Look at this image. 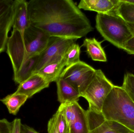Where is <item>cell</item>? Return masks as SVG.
Segmentation results:
<instances>
[{"mask_svg": "<svg viewBox=\"0 0 134 133\" xmlns=\"http://www.w3.org/2000/svg\"><path fill=\"white\" fill-rule=\"evenodd\" d=\"M27 9L30 25L50 37L78 39L93 30L88 18L72 0H31Z\"/></svg>", "mask_w": 134, "mask_h": 133, "instance_id": "1", "label": "cell"}, {"mask_svg": "<svg viewBox=\"0 0 134 133\" xmlns=\"http://www.w3.org/2000/svg\"><path fill=\"white\" fill-rule=\"evenodd\" d=\"M50 36L37 27L30 25L23 36L13 28L9 37L6 52L12 65L13 73H17L23 65L32 56L39 55L46 48Z\"/></svg>", "mask_w": 134, "mask_h": 133, "instance_id": "2", "label": "cell"}, {"mask_svg": "<svg viewBox=\"0 0 134 133\" xmlns=\"http://www.w3.org/2000/svg\"><path fill=\"white\" fill-rule=\"evenodd\" d=\"M101 112L106 121L115 122L134 132V103L121 87L114 85Z\"/></svg>", "mask_w": 134, "mask_h": 133, "instance_id": "3", "label": "cell"}, {"mask_svg": "<svg viewBox=\"0 0 134 133\" xmlns=\"http://www.w3.org/2000/svg\"><path fill=\"white\" fill-rule=\"evenodd\" d=\"M97 30L105 40L120 49L133 36L127 22L113 12L98 14L96 17Z\"/></svg>", "mask_w": 134, "mask_h": 133, "instance_id": "4", "label": "cell"}, {"mask_svg": "<svg viewBox=\"0 0 134 133\" xmlns=\"http://www.w3.org/2000/svg\"><path fill=\"white\" fill-rule=\"evenodd\" d=\"M114 86L101 69H96L91 81L81 96L88 102V109L101 113L105 100Z\"/></svg>", "mask_w": 134, "mask_h": 133, "instance_id": "5", "label": "cell"}, {"mask_svg": "<svg viewBox=\"0 0 134 133\" xmlns=\"http://www.w3.org/2000/svg\"><path fill=\"white\" fill-rule=\"evenodd\" d=\"M95 70L90 65L80 61L66 67L60 77L71 84L81 97L91 81Z\"/></svg>", "mask_w": 134, "mask_h": 133, "instance_id": "6", "label": "cell"}, {"mask_svg": "<svg viewBox=\"0 0 134 133\" xmlns=\"http://www.w3.org/2000/svg\"><path fill=\"white\" fill-rule=\"evenodd\" d=\"M77 40L70 37H50L46 48L39 55L34 74L52 59L57 56H64L69 48Z\"/></svg>", "mask_w": 134, "mask_h": 133, "instance_id": "7", "label": "cell"}, {"mask_svg": "<svg viewBox=\"0 0 134 133\" xmlns=\"http://www.w3.org/2000/svg\"><path fill=\"white\" fill-rule=\"evenodd\" d=\"M13 1L0 0V54L6 49L9 33L13 26Z\"/></svg>", "mask_w": 134, "mask_h": 133, "instance_id": "8", "label": "cell"}, {"mask_svg": "<svg viewBox=\"0 0 134 133\" xmlns=\"http://www.w3.org/2000/svg\"><path fill=\"white\" fill-rule=\"evenodd\" d=\"M50 84L39 74L35 73L20 84L15 93L25 94L30 98L35 94L48 87Z\"/></svg>", "mask_w": 134, "mask_h": 133, "instance_id": "9", "label": "cell"}, {"mask_svg": "<svg viewBox=\"0 0 134 133\" xmlns=\"http://www.w3.org/2000/svg\"><path fill=\"white\" fill-rule=\"evenodd\" d=\"M65 67L66 65L64 56H57L49 60L35 73L39 74L50 83L52 82H56Z\"/></svg>", "mask_w": 134, "mask_h": 133, "instance_id": "10", "label": "cell"}, {"mask_svg": "<svg viewBox=\"0 0 134 133\" xmlns=\"http://www.w3.org/2000/svg\"><path fill=\"white\" fill-rule=\"evenodd\" d=\"M14 20L13 28L19 31L23 37L25 30L30 26L28 18L27 2L25 0L13 1Z\"/></svg>", "mask_w": 134, "mask_h": 133, "instance_id": "11", "label": "cell"}, {"mask_svg": "<svg viewBox=\"0 0 134 133\" xmlns=\"http://www.w3.org/2000/svg\"><path fill=\"white\" fill-rule=\"evenodd\" d=\"M119 0H82L78 4L80 9L93 11L98 14H108L113 11Z\"/></svg>", "mask_w": 134, "mask_h": 133, "instance_id": "12", "label": "cell"}, {"mask_svg": "<svg viewBox=\"0 0 134 133\" xmlns=\"http://www.w3.org/2000/svg\"><path fill=\"white\" fill-rule=\"evenodd\" d=\"M58 100L60 104L77 102L80 94L78 91L65 80L59 77L56 81Z\"/></svg>", "mask_w": 134, "mask_h": 133, "instance_id": "13", "label": "cell"}, {"mask_svg": "<svg viewBox=\"0 0 134 133\" xmlns=\"http://www.w3.org/2000/svg\"><path fill=\"white\" fill-rule=\"evenodd\" d=\"M102 41H98L95 38H86L83 40L82 46L86 49L89 57L93 61L106 62L107 57L103 48Z\"/></svg>", "mask_w": 134, "mask_h": 133, "instance_id": "14", "label": "cell"}, {"mask_svg": "<svg viewBox=\"0 0 134 133\" xmlns=\"http://www.w3.org/2000/svg\"><path fill=\"white\" fill-rule=\"evenodd\" d=\"M90 131L89 133H102L108 125L102 113L87 110Z\"/></svg>", "mask_w": 134, "mask_h": 133, "instance_id": "15", "label": "cell"}, {"mask_svg": "<svg viewBox=\"0 0 134 133\" xmlns=\"http://www.w3.org/2000/svg\"><path fill=\"white\" fill-rule=\"evenodd\" d=\"M27 99L28 97L25 94L14 93L1 99L0 101L7 107L10 114L16 115Z\"/></svg>", "mask_w": 134, "mask_h": 133, "instance_id": "16", "label": "cell"}, {"mask_svg": "<svg viewBox=\"0 0 134 133\" xmlns=\"http://www.w3.org/2000/svg\"><path fill=\"white\" fill-rule=\"evenodd\" d=\"M59 107L63 112L69 126L74 123L85 111L77 102L60 104Z\"/></svg>", "mask_w": 134, "mask_h": 133, "instance_id": "17", "label": "cell"}, {"mask_svg": "<svg viewBox=\"0 0 134 133\" xmlns=\"http://www.w3.org/2000/svg\"><path fill=\"white\" fill-rule=\"evenodd\" d=\"M115 14L122 18L126 22L134 23V4L119 0L113 11Z\"/></svg>", "mask_w": 134, "mask_h": 133, "instance_id": "18", "label": "cell"}, {"mask_svg": "<svg viewBox=\"0 0 134 133\" xmlns=\"http://www.w3.org/2000/svg\"><path fill=\"white\" fill-rule=\"evenodd\" d=\"M70 133H89L90 131L87 111L69 126Z\"/></svg>", "mask_w": 134, "mask_h": 133, "instance_id": "19", "label": "cell"}, {"mask_svg": "<svg viewBox=\"0 0 134 133\" xmlns=\"http://www.w3.org/2000/svg\"><path fill=\"white\" fill-rule=\"evenodd\" d=\"M80 47L78 44L74 43L67 50L64 56L66 67L80 61Z\"/></svg>", "mask_w": 134, "mask_h": 133, "instance_id": "20", "label": "cell"}, {"mask_svg": "<svg viewBox=\"0 0 134 133\" xmlns=\"http://www.w3.org/2000/svg\"><path fill=\"white\" fill-rule=\"evenodd\" d=\"M58 133H70L69 125L62 109H59L53 116Z\"/></svg>", "mask_w": 134, "mask_h": 133, "instance_id": "21", "label": "cell"}, {"mask_svg": "<svg viewBox=\"0 0 134 133\" xmlns=\"http://www.w3.org/2000/svg\"><path fill=\"white\" fill-rule=\"evenodd\" d=\"M134 103V75L127 73L124 75L121 87Z\"/></svg>", "mask_w": 134, "mask_h": 133, "instance_id": "22", "label": "cell"}, {"mask_svg": "<svg viewBox=\"0 0 134 133\" xmlns=\"http://www.w3.org/2000/svg\"><path fill=\"white\" fill-rule=\"evenodd\" d=\"M108 121V126L102 133H134L133 131L117 123Z\"/></svg>", "mask_w": 134, "mask_h": 133, "instance_id": "23", "label": "cell"}, {"mask_svg": "<svg viewBox=\"0 0 134 133\" xmlns=\"http://www.w3.org/2000/svg\"><path fill=\"white\" fill-rule=\"evenodd\" d=\"M12 122L6 119H0V133H11Z\"/></svg>", "mask_w": 134, "mask_h": 133, "instance_id": "24", "label": "cell"}, {"mask_svg": "<svg viewBox=\"0 0 134 133\" xmlns=\"http://www.w3.org/2000/svg\"><path fill=\"white\" fill-rule=\"evenodd\" d=\"M123 50L130 54L134 55V36L125 44Z\"/></svg>", "mask_w": 134, "mask_h": 133, "instance_id": "25", "label": "cell"}, {"mask_svg": "<svg viewBox=\"0 0 134 133\" xmlns=\"http://www.w3.org/2000/svg\"><path fill=\"white\" fill-rule=\"evenodd\" d=\"M21 119L16 118L12 122V128L11 133H20L21 130Z\"/></svg>", "mask_w": 134, "mask_h": 133, "instance_id": "26", "label": "cell"}, {"mask_svg": "<svg viewBox=\"0 0 134 133\" xmlns=\"http://www.w3.org/2000/svg\"><path fill=\"white\" fill-rule=\"evenodd\" d=\"M48 133H58L53 118L49 119L48 124Z\"/></svg>", "mask_w": 134, "mask_h": 133, "instance_id": "27", "label": "cell"}, {"mask_svg": "<svg viewBox=\"0 0 134 133\" xmlns=\"http://www.w3.org/2000/svg\"><path fill=\"white\" fill-rule=\"evenodd\" d=\"M20 133H39L34 129L24 124L21 125Z\"/></svg>", "mask_w": 134, "mask_h": 133, "instance_id": "28", "label": "cell"}, {"mask_svg": "<svg viewBox=\"0 0 134 133\" xmlns=\"http://www.w3.org/2000/svg\"><path fill=\"white\" fill-rule=\"evenodd\" d=\"M127 26L130 29L131 33H132L133 36H134V23L127 22Z\"/></svg>", "mask_w": 134, "mask_h": 133, "instance_id": "29", "label": "cell"}, {"mask_svg": "<svg viewBox=\"0 0 134 133\" xmlns=\"http://www.w3.org/2000/svg\"><path fill=\"white\" fill-rule=\"evenodd\" d=\"M122 1L124 2H127V3L134 4V0H122Z\"/></svg>", "mask_w": 134, "mask_h": 133, "instance_id": "30", "label": "cell"}]
</instances>
